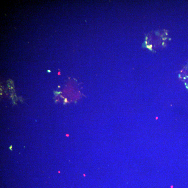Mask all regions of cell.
Instances as JSON below:
<instances>
[{"label": "cell", "instance_id": "6da1fadb", "mask_svg": "<svg viewBox=\"0 0 188 188\" xmlns=\"http://www.w3.org/2000/svg\"><path fill=\"white\" fill-rule=\"evenodd\" d=\"M12 148V146H11V147H10V149H11V150H12L11 149Z\"/></svg>", "mask_w": 188, "mask_h": 188}]
</instances>
